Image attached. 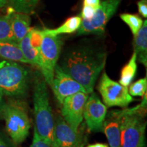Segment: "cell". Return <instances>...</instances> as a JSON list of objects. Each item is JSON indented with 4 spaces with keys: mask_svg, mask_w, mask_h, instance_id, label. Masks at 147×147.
Returning a JSON list of instances; mask_svg holds the SVG:
<instances>
[{
    "mask_svg": "<svg viewBox=\"0 0 147 147\" xmlns=\"http://www.w3.org/2000/svg\"><path fill=\"white\" fill-rule=\"evenodd\" d=\"M107 53L102 48L86 44L80 45L70 48L64 53L60 66L90 94L104 68Z\"/></svg>",
    "mask_w": 147,
    "mask_h": 147,
    "instance_id": "cell-1",
    "label": "cell"
},
{
    "mask_svg": "<svg viewBox=\"0 0 147 147\" xmlns=\"http://www.w3.org/2000/svg\"><path fill=\"white\" fill-rule=\"evenodd\" d=\"M35 129L38 135L52 147H56L54 140L55 120L49 101L47 82L38 75L34 87Z\"/></svg>",
    "mask_w": 147,
    "mask_h": 147,
    "instance_id": "cell-2",
    "label": "cell"
},
{
    "mask_svg": "<svg viewBox=\"0 0 147 147\" xmlns=\"http://www.w3.org/2000/svg\"><path fill=\"white\" fill-rule=\"evenodd\" d=\"M142 102L133 108L122 110L120 147H141L145 144L146 122L144 120L146 94Z\"/></svg>",
    "mask_w": 147,
    "mask_h": 147,
    "instance_id": "cell-3",
    "label": "cell"
},
{
    "mask_svg": "<svg viewBox=\"0 0 147 147\" xmlns=\"http://www.w3.org/2000/svg\"><path fill=\"white\" fill-rule=\"evenodd\" d=\"M30 75L26 67L18 62L0 61V90L3 95L20 100L28 93Z\"/></svg>",
    "mask_w": 147,
    "mask_h": 147,
    "instance_id": "cell-4",
    "label": "cell"
},
{
    "mask_svg": "<svg viewBox=\"0 0 147 147\" xmlns=\"http://www.w3.org/2000/svg\"><path fill=\"white\" fill-rule=\"evenodd\" d=\"M9 137L16 144L23 143L29 134L31 123L24 103L20 100L5 102L1 113Z\"/></svg>",
    "mask_w": 147,
    "mask_h": 147,
    "instance_id": "cell-5",
    "label": "cell"
},
{
    "mask_svg": "<svg viewBox=\"0 0 147 147\" xmlns=\"http://www.w3.org/2000/svg\"><path fill=\"white\" fill-rule=\"evenodd\" d=\"M121 0H104L90 20L82 19L77 35H102L106 24L117 12Z\"/></svg>",
    "mask_w": 147,
    "mask_h": 147,
    "instance_id": "cell-6",
    "label": "cell"
},
{
    "mask_svg": "<svg viewBox=\"0 0 147 147\" xmlns=\"http://www.w3.org/2000/svg\"><path fill=\"white\" fill-rule=\"evenodd\" d=\"M62 45L63 40L60 36L44 35L40 47V57L42 61V69L40 71L45 82L51 87Z\"/></svg>",
    "mask_w": 147,
    "mask_h": 147,
    "instance_id": "cell-7",
    "label": "cell"
},
{
    "mask_svg": "<svg viewBox=\"0 0 147 147\" xmlns=\"http://www.w3.org/2000/svg\"><path fill=\"white\" fill-rule=\"evenodd\" d=\"M104 104L108 107H126L134 102L127 88L112 80L106 72L102 74L97 87Z\"/></svg>",
    "mask_w": 147,
    "mask_h": 147,
    "instance_id": "cell-8",
    "label": "cell"
},
{
    "mask_svg": "<svg viewBox=\"0 0 147 147\" xmlns=\"http://www.w3.org/2000/svg\"><path fill=\"white\" fill-rule=\"evenodd\" d=\"M89 93L78 92L66 97L61 104V115L65 122L74 131H78L83 120V112Z\"/></svg>",
    "mask_w": 147,
    "mask_h": 147,
    "instance_id": "cell-9",
    "label": "cell"
},
{
    "mask_svg": "<svg viewBox=\"0 0 147 147\" xmlns=\"http://www.w3.org/2000/svg\"><path fill=\"white\" fill-rule=\"evenodd\" d=\"M108 108L101 102L94 92L90 93L84 108L83 119L88 129L91 131H103V125L107 115Z\"/></svg>",
    "mask_w": 147,
    "mask_h": 147,
    "instance_id": "cell-10",
    "label": "cell"
},
{
    "mask_svg": "<svg viewBox=\"0 0 147 147\" xmlns=\"http://www.w3.org/2000/svg\"><path fill=\"white\" fill-rule=\"evenodd\" d=\"M51 88L60 105L66 97L78 92H87L81 84L65 73L58 64L55 66Z\"/></svg>",
    "mask_w": 147,
    "mask_h": 147,
    "instance_id": "cell-11",
    "label": "cell"
},
{
    "mask_svg": "<svg viewBox=\"0 0 147 147\" xmlns=\"http://www.w3.org/2000/svg\"><path fill=\"white\" fill-rule=\"evenodd\" d=\"M54 140L56 147H84L85 144L81 132L74 131L61 116L55 120Z\"/></svg>",
    "mask_w": 147,
    "mask_h": 147,
    "instance_id": "cell-12",
    "label": "cell"
},
{
    "mask_svg": "<svg viewBox=\"0 0 147 147\" xmlns=\"http://www.w3.org/2000/svg\"><path fill=\"white\" fill-rule=\"evenodd\" d=\"M122 110H114L106 115L103 125V131L107 138L109 147H120L121 120Z\"/></svg>",
    "mask_w": 147,
    "mask_h": 147,
    "instance_id": "cell-13",
    "label": "cell"
},
{
    "mask_svg": "<svg viewBox=\"0 0 147 147\" xmlns=\"http://www.w3.org/2000/svg\"><path fill=\"white\" fill-rule=\"evenodd\" d=\"M10 21L15 41L18 44L30 29L31 18L29 14L11 12Z\"/></svg>",
    "mask_w": 147,
    "mask_h": 147,
    "instance_id": "cell-14",
    "label": "cell"
},
{
    "mask_svg": "<svg viewBox=\"0 0 147 147\" xmlns=\"http://www.w3.org/2000/svg\"><path fill=\"white\" fill-rule=\"evenodd\" d=\"M134 51L137 57V61L143 64L145 67L147 65V21L143 24L134 36Z\"/></svg>",
    "mask_w": 147,
    "mask_h": 147,
    "instance_id": "cell-15",
    "label": "cell"
},
{
    "mask_svg": "<svg viewBox=\"0 0 147 147\" xmlns=\"http://www.w3.org/2000/svg\"><path fill=\"white\" fill-rule=\"evenodd\" d=\"M0 58L12 61L29 63L24 57L19 45L15 42H0Z\"/></svg>",
    "mask_w": 147,
    "mask_h": 147,
    "instance_id": "cell-16",
    "label": "cell"
},
{
    "mask_svg": "<svg viewBox=\"0 0 147 147\" xmlns=\"http://www.w3.org/2000/svg\"><path fill=\"white\" fill-rule=\"evenodd\" d=\"M22 53L29 64L36 66L40 70L42 69V61L40 57V51L32 47L30 43L29 31L27 34L18 43Z\"/></svg>",
    "mask_w": 147,
    "mask_h": 147,
    "instance_id": "cell-17",
    "label": "cell"
},
{
    "mask_svg": "<svg viewBox=\"0 0 147 147\" xmlns=\"http://www.w3.org/2000/svg\"><path fill=\"white\" fill-rule=\"evenodd\" d=\"M82 22V18L80 16H71L67 18L63 25L57 29H44L42 30L44 35L48 36H59L60 34H71L78 30Z\"/></svg>",
    "mask_w": 147,
    "mask_h": 147,
    "instance_id": "cell-18",
    "label": "cell"
},
{
    "mask_svg": "<svg viewBox=\"0 0 147 147\" xmlns=\"http://www.w3.org/2000/svg\"><path fill=\"white\" fill-rule=\"evenodd\" d=\"M137 57L135 53H133L131 59L123 67L121 71V76L119 79V84L124 87H127L135 78L137 72Z\"/></svg>",
    "mask_w": 147,
    "mask_h": 147,
    "instance_id": "cell-19",
    "label": "cell"
},
{
    "mask_svg": "<svg viewBox=\"0 0 147 147\" xmlns=\"http://www.w3.org/2000/svg\"><path fill=\"white\" fill-rule=\"evenodd\" d=\"M10 14L0 16V42L16 43L11 27Z\"/></svg>",
    "mask_w": 147,
    "mask_h": 147,
    "instance_id": "cell-20",
    "label": "cell"
},
{
    "mask_svg": "<svg viewBox=\"0 0 147 147\" xmlns=\"http://www.w3.org/2000/svg\"><path fill=\"white\" fill-rule=\"evenodd\" d=\"M38 1L39 0H9L14 11L26 14L34 12Z\"/></svg>",
    "mask_w": 147,
    "mask_h": 147,
    "instance_id": "cell-21",
    "label": "cell"
},
{
    "mask_svg": "<svg viewBox=\"0 0 147 147\" xmlns=\"http://www.w3.org/2000/svg\"><path fill=\"white\" fill-rule=\"evenodd\" d=\"M120 18L129 27L133 36H135L143 24V20L136 14L124 13L120 14Z\"/></svg>",
    "mask_w": 147,
    "mask_h": 147,
    "instance_id": "cell-22",
    "label": "cell"
},
{
    "mask_svg": "<svg viewBox=\"0 0 147 147\" xmlns=\"http://www.w3.org/2000/svg\"><path fill=\"white\" fill-rule=\"evenodd\" d=\"M147 89V78H141L134 82L129 88V94L131 96L143 97L146 93Z\"/></svg>",
    "mask_w": 147,
    "mask_h": 147,
    "instance_id": "cell-23",
    "label": "cell"
},
{
    "mask_svg": "<svg viewBox=\"0 0 147 147\" xmlns=\"http://www.w3.org/2000/svg\"><path fill=\"white\" fill-rule=\"evenodd\" d=\"M29 36H30V43L32 47L40 51V47L44 37L42 30L36 28H30Z\"/></svg>",
    "mask_w": 147,
    "mask_h": 147,
    "instance_id": "cell-24",
    "label": "cell"
},
{
    "mask_svg": "<svg viewBox=\"0 0 147 147\" xmlns=\"http://www.w3.org/2000/svg\"><path fill=\"white\" fill-rule=\"evenodd\" d=\"M30 147H52L49 143L44 140L41 137L38 135L36 129L34 128V137H33L32 142Z\"/></svg>",
    "mask_w": 147,
    "mask_h": 147,
    "instance_id": "cell-25",
    "label": "cell"
},
{
    "mask_svg": "<svg viewBox=\"0 0 147 147\" xmlns=\"http://www.w3.org/2000/svg\"><path fill=\"white\" fill-rule=\"evenodd\" d=\"M96 10L97 9L89 5H83L81 12V18L82 19L90 20L95 14Z\"/></svg>",
    "mask_w": 147,
    "mask_h": 147,
    "instance_id": "cell-26",
    "label": "cell"
},
{
    "mask_svg": "<svg viewBox=\"0 0 147 147\" xmlns=\"http://www.w3.org/2000/svg\"><path fill=\"white\" fill-rule=\"evenodd\" d=\"M0 147H15L10 138L1 131H0Z\"/></svg>",
    "mask_w": 147,
    "mask_h": 147,
    "instance_id": "cell-27",
    "label": "cell"
},
{
    "mask_svg": "<svg viewBox=\"0 0 147 147\" xmlns=\"http://www.w3.org/2000/svg\"><path fill=\"white\" fill-rule=\"evenodd\" d=\"M139 13L143 17H147V0H140L137 3Z\"/></svg>",
    "mask_w": 147,
    "mask_h": 147,
    "instance_id": "cell-28",
    "label": "cell"
},
{
    "mask_svg": "<svg viewBox=\"0 0 147 147\" xmlns=\"http://www.w3.org/2000/svg\"><path fill=\"white\" fill-rule=\"evenodd\" d=\"M100 0H83V5H89L97 9L100 5Z\"/></svg>",
    "mask_w": 147,
    "mask_h": 147,
    "instance_id": "cell-29",
    "label": "cell"
},
{
    "mask_svg": "<svg viewBox=\"0 0 147 147\" xmlns=\"http://www.w3.org/2000/svg\"><path fill=\"white\" fill-rule=\"evenodd\" d=\"M3 96H4V95H3V92L0 90V119H1V113H2L3 108L5 103Z\"/></svg>",
    "mask_w": 147,
    "mask_h": 147,
    "instance_id": "cell-30",
    "label": "cell"
},
{
    "mask_svg": "<svg viewBox=\"0 0 147 147\" xmlns=\"http://www.w3.org/2000/svg\"><path fill=\"white\" fill-rule=\"evenodd\" d=\"M85 147H109L107 144H103V143H95V144H89Z\"/></svg>",
    "mask_w": 147,
    "mask_h": 147,
    "instance_id": "cell-31",
    "label": "cell"
},
{
    "mask_svg": "<svg viewBox=\"0 0 147 147\" xmlns=\"http://www.w3.org/2000/svg\"><path fill=\"white\" fill-rule=\"evenodd\" d=\"M7 0H0V8H3L6 4Z\"/></svg>",
    "mask_w": 147,
    "mask_h": 147,
    "instance_id": "cell-32",
    "label": "cell"
},
{
    "mask_svg": "<svg viewBox=\"0 0 147 147\" xmlns=\"http://www.w3.org/2000/svg\"><path fill=\"white\" fill-rule=\"evenodd\" d=\"M141 147H145V144H144V145H142V146H141Z\"/></svg>",
    "mask_w": 147,
    "mask_h": 147,
    "instance_id": "cell-33",
    "label": "cell"
}]
</instances>
